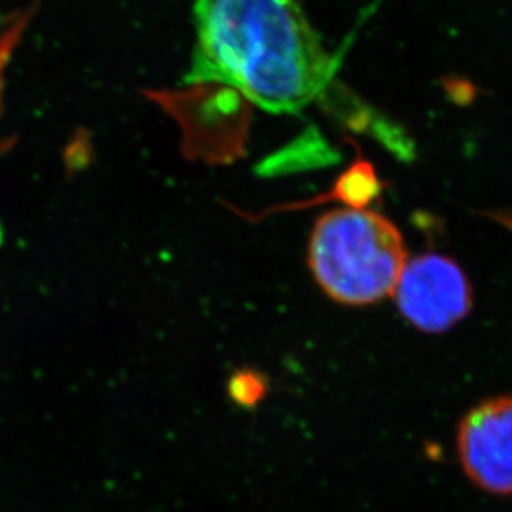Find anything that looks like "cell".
<instances>
[{"label":"cell","mask_w":512,"mask_h":512,"mask_svg":"<svg viewBox=\"0 0 512 512\" xmlns=\"http://www.w3.org/2000/svg\"><path fill=\"white\" fill-rule=\"evenodd\" d=\"M189 82L236 88L271 113H299L329 88L337 63L297 0H196Z\"/></svg>","instance_id":"6da1fadb"},{"label":"cell","mask_w":512,"mask_h":512,"mask_svg":"<svg viewBox=\"0 0 512 512\" xmlns=\"http://www.w3.org/2000/svg\"><path fill=\"white\" fill-rule=\"evenodd\" d=\"M406 262L400 229L370 208L322 214L310 234V272L337 304L365 307L387 299Z\"/></svg>","instance_id":"7a4b0ae2"},{"label":"cell","mask_w":512,"mask_h":512,"mask_svg":"<svg viewBox=\"0 0 512 512\" xmlns=\"http://www.w3.org/2000/svg\"><path fill=\"white\" fill-rule=\"evenodd\" d=\"M400 314L426 334L448 332L473 309V287L458 262L425 254L406 262L393 292Z\"/></svg>","instance_id":"3957f363"},{"label":"cell","mask_w":512,"mask_h":512,"mask_svg":"<svg viewBox=\"0 0 512 512\" xmlns=\"http://www.w3.org/2000/svg\"><path fill=\"white\" fill-rule=\"evenodd\" d=\"M456 450L476 488L512 496V397L489 398L471 408L459 423Z\"/></svg>","instance_id":"277c9868"},{"label":"cell","mask_w":512,"mask_h":512,"mask_svg":"<svg viewBox=\"0 0 512 512\" xmlns=\"http://www.w3.org/2000/svg\"><path fill=\"white\" fill-rule=\"evenodd\" d=\"M228 393L231 400L242 408H252L266 397L267 380L256 370H236L228 382Z\"/></svg>","instance_id":"5b68a950"}]
</instances>
